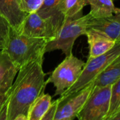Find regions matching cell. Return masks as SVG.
<instances>
[{
	"label": "cell",
	"mask_w": 120,
	"mask_h": 120,
	"mask_svg": "<svg viewBox=\"0 0 120 120\" xmlns=\"http://www.w3.org/2000/svg\"><path fill=\"white\" fill-rule=\"evenodd\" d=\"M13 120H28L27 116L24 114H19L16 117H15Z\"/></svg>",
	"instance_id": "cell-24"
},
{
	"label": "cell",
	"mask_w": 120,
	"mask_h": 120,
	"mask_svg": "<svg viewBox=\"0 0 120 120\" xmlns=\"http://www.w3.org/2000/svg\"><path fill=\"white\" fill-rule=\"evenodd\" d=\"M19 33L31 38H45L49 41L56 35L52 27L38 12L28 14Z\"/></svg>",
	"instance_id": "cell-8"
},
{
	"label": "cell",
	"mask_w": 120,
	"mask_h": 120,
	"mask_svg": "<svg viewBox=\"0 0 120 120\" xmlns=\"http://www.w3.org/2000/svg\"><path fill=\"white\" fill-rule=\"evenodd\" d=\"M19 70L9 56L0 49V95H7Z\"/></svg>",
	"instance_id": "cell-12"
},
{
	"label": "cell",
	"mask_w": 120,
	"mask_h": 120,
	"mask_svg": "<svg viewBox=\"0 0 120 120\" xmlns=\"http://www.w3.org/2000/svg\"><path fill=\"white\" fill-rule=\"evenodd\" d=\"M112 86L93 87L88 98L79 112V120H105L109 105Z\"/></svg>",
	"instance_id": "cell-6"
},
{
	"label": "cell",
	"mask_w": 120,
	"mask_h": 120,
	"mask_svg": "<svg viewBox=\"0 0 120 120\" xmlns=\"http://www.w3.org/2000/svg\"><path fill=\"white\" fill-rule=\"evenodd\" d=\"M52 97L49 94L42 93L30 106L28 112V120H40L52 105Z\"/></svg>",
	"instance_id": "cell-16"
},
{
	"label": "cell",
	"mask_w": 120,
	"mask_h": 120,
	"mask_svg": "<svg viewBox=\"0 0 120 120\" xmlns=\"http://www.w3.org/2000/svg\"><path fill=\"white\" fill-rule=\"evenodd\" d=\"M88 4L90 6L89 14L94 19L110 16L120 11V9L114 7L113 0H88Z\"/></svg>",
	"instance_id": "cell-15"
},
{
	"label": "cell",
	"mask_w": 120,
	"mask_h": 120,
	"mask_svg": "<svg viewBox=\"0 0 120 120\" xmlns=\"http://www.w3.org/2000/svg\"><path fill=\"white\" fill-rule=\"evenodd\" d=\"M107 120H120V109Z\"/></svg>",
	"instance_id": "cell-23"
},
{
	"label": "cell",
	"mask_w": 120,
	"mask_h": 120,
	"mask_svg": "<svg viewBox=\"0 0 120 120\" xmlns=\"http://www.w3.org/2000/svg\"><path fill=\"white\" fill-rule=\"evenodd\" d=\"M10 28L8 22L0 15V49H3L6 45Z\"/></svg>",
	"instance_id": "cell-19"
},
{
	"label": "cell",
	"mask_w": 120,
	"mask_h": 120,
	"mask_svg": "<svg viewBox=\"0 0 120 120\" xmlns=\"http://www.w3.org/2000/svg\"><path fill=\"white\" fill-rule=\"evenodd\" d=\"M43 0H21V6L27 14L36 12L42 4Z\"/></svg>",
	"instance_id": "cell-20"
},
{
	"label": "cell",
	"mask_w": 120,
	"mask_h": 120,
	"mask_svg": "<svg viewBox=\"0 0 120 120\" xmlns=\"http://www.w3.org/2000/svg\"><path fill=\"white\" fill-rule=\"evenodd\" d=\"M86 62L71 54L67 56L52 71L47 83H51L55 88L54 95H61L79 79Z\"/></svg>",
	"instance_id": "cell-5"
},
{
	"label": "cell",
	"mask_w": 120,
	"mask_h": 120,
	"mask_svg": "<svg viewBox=\"0 0 120 120\" xmlns=\"http://www.w3.org/2000/svg\"><path fill=\"white\" fill-rule=\"evenodd\" d=\"M87 30H93L115 42H120V11L104 18L90 17Z\"/></svg>",
	"instance_id": "cell-9"
},
{
	"label": "cell",
	"mask_w": 120,
	"mask_h": 120,
	"mask_svg": "<svg viewBox=\"0 0 120 120\" xmlns=\"http://www.w3.org/2000/svg\"><path fill=\"white\" fill-rule=\"evenodd\" d=\"M89 45V57L102 55L110 50L116 42L90 30H87L86 35Z\"/></svg>",
	"instance_id": "cell-13"
},
{
	"label": "cell",
	"mask_w": 120,
	"mask_h": 120,
	"mask_svg": "<svg viewBox=\"0 0 120 120\" xmlns=\"http://www.w3.org/2000/svg\"><path fill=\"white\" fill-rule=\"evenodd\" d=\"M90 17L88 14L86 16L81 14L66 19L55 37L48 41L45 47V53L61 50L66 56L72 54L76 40L79 37L86 35Z\"/></svg>",
	"instance_id": "cell-3"
},
{
	"label": "cell",
	"mask_w": 120,
	"mask_h": 120,
	"mask_svg": "<svg viewBox=\"0 0 120 120\" xmlns=\"http://www.w3.org/2000/svg\"><path fill=\"white\" fill-rule=\"evenodd\" d=\"M48 40L31 38L16 32L11 28L3 50L19 69L38 60H43Z\"/></svg>",
	"instance_id": "cell-2"
},
{
	"label": "cell",
	"mask_w": 120,
	"mask_h": 120,
	"mask_svg": "<svg viewBox=\"0 0 120 120\" xmlns=\"http://www.w3.org/2000/svg\"><path fill=\"white\" fill-rule=\"evenodd\" d=\"M120 54V42H116L114 47L106 53L95 56L88 57L77 81L66 90L58 99L63 100L86 87L93 83L98 75Z\"/></svg>",
	"instance_id": "cell-4"
},
{
	"label": "cell",
	"mask_w": 120,
	"mask_h": 120,
	"mask_svg": "<svg viewBox=\"0 0 120 120\" xmlns=\"http://www.w3.org/2000/svg\"><path fill=\"white\" fill-rule=\"evenodd\" d=\"M6 98H7V95H0V109H1L4 102L5 101Z\"/></svg>",
	"instance_id": "cell-25"
},
{
	"label": "cell",
	"mask_w": 120,
	"mask_h": 120,
	"mask_svg": "<svg viewBox=\"0 0 120 120\" xmlns=\"http://www.w3.org/2000/svg\"><path fill=\"white\" fill-rule=\"evenodd\" d=\"M120 109V79L112 85L109 110L105 120L112 116Z\"/></svg>",
	"instance_id": "cell-18"
},
{
	"label": "cell",
	"mask_w": 120,
	"mask_h": 120,
	"mask_svg": "<svg viewBox=\"0 0 120 120\" xmlns=\"http://www.w3.org/2000/svg\"><path fill=\"white\" fill-rule=\"evenodd\" d=\"M57 104H58V100H57L53 101L52 102V105H51L49 109L47 110V112L45 113V114L43 116V117L40 120H53L54 112H55Z\"/></svg>",
	"instance_id": "cell-21"
},
{
	"label": "cell",
	"mask_w": 120,
	"mask_h": 120,
	"mask_svg": "<svg viewBox=\"0 0 120 120\" xmlns=\"http://www.w3.org/2000/svg\"><path fill=\"white\" fill-rule=\"evenodd\" d=\"M0 120H7V98L0 109Z\"/></svg>",
	"instance_id": "cell-22"
},
{
	"label": "cell",
	"mask_w": 120,
	"mask_h": 120,
	"mask_svg": "<svg viewBox=\"0 0 120 120\" xmlns=\"http://www.w3.org/2000/svg\"><path fill=\"white\" fill-rule=\"evenodd\" d=\"M36 12L50 24L55 34L66 19L64 13V0H43L41 7Z\"/></svg>",
	"instance_id": "cell-10"
},
{
	"label": "cell",
	"mask_w": 120,
	"mask_h": 120,
	"mask_svg": "<svg viewBox=\"0 0 120 120\" xmlns=\"http://www.w3.org/2000/svg\"><path fill=\"white\" fill-rule=\"evenodd\" d=\"M42 62L43 60H38L19 69L7 93V120H13L19 114L27 116L32 104L44 93L47 83Z\"/></svg>",
	"instance_id": "cell-1"
},
{
	"label": "cell",
	"mask_w": 120,
	"mask_h": 120,
	"mask_svg": "<svg viewBox=\"0 0 120 120\" xmlns=\"http://www.w3.org/2000/svg\"><path fill=\"white\" fill-rule=\"evenodd\" d=\"M0 15L13 30L19 33L28 14L23 11L21 0H0Z\"/></svg>",
	"instance_id": "cell-11"
},
{
	"label": "cell",
	"mask_w": 120,
	"mask_h": 120,
	"mask_svg": "<svg viewBox=\"0 0 120 120\" xmlns=\"http://www.w3.org/2000/svg\"><path fill=\"white\" fill-rule=\"evenodd\" d=\"M88 4V0H64L65 18H71L82 14L84 7Z\"/></svg>",
	"instance_id": "cell-17"
},
{
	"label": "cell",
	"mask_w": 120,
	"mask_h": 120,
	"mask_svg": "<svg viewBox=\"0 0 120 120\" xmlns=\"http://www.w3.org/2000/svg\"><path fill=\"white\" fill-rule=\"evenodd\" d=\"M93 88V83L80 91L58 100L53 120H74L88 98Z\"/></svg>",
	"instance_id": "cell-7"
},
{
	"label": "cell",
	"mask_w": 120,
	"mask_h": 120,
	"mask_svg": "<svg viewBox=\"0 0 120 120\" xmlns=\"http://www.w3.org/2000/svg\"><path fill=\"white\" fill-rule=\"evenodd\" d=\"M120 79V54L100 72L93 82V87L112 86Z\"/></svg>",
	"instance_id": "cell-14"
}]
</instances>
